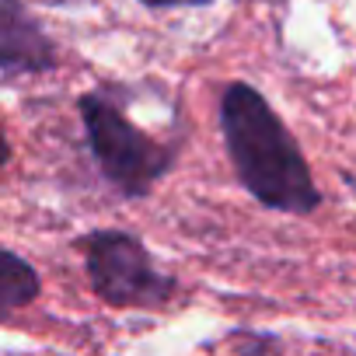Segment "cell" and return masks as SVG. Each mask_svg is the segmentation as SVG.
<instances>
[{
    "instance_id": "6da1fadb",
    "label": "cell",
    "mask_w": 356,
    "mask_h": 356,
    "mask_svg": "<svg viewBox=\"0 0 356 356\" xmlns=\"http://www.w3.org/2000/svg\"><path fill=\"white\" fill-rule=\"evenodd\" d=\"M220 129L241 186L266 210L297 213V217L318 210L321 196L314 189L311 168L297 140L252 84L234 81L224 88Z\"/></svg>"
},
{
    "instance_id": "7a4b0ae2",
    "label": "cell",
    "mask_w": 356,
    "mask_h": 356,
    "mask_svg": "<svg viewBox=\"0 0 356 356\" xmlns=\"http://www.w3.org/2000/svg\"><path fill=\"white\" fill-rule=\"evenodd\" d=\"M91 154L102 168V175L122 193V196H147L171 168V147L143 133L136 122L126 119V112L102 91H91L77 102Z\"/></svg>"
},
{
    "instance_id": "3957f363",
    "label": "cell",
    "mask_w": 356,
    "mask_h": 356,
    "mask_svg": "<svg viewBox=\"0 0 356 356\" xmlns=\"http://www.w3.org/2000/svg\"><path fill=\"white\" fill-rule=\"evenodd\" d=\"M91 290L108 307H164L175 280L164 276L140 238L126 231H95L81 241Z\"/></svg>"
},
{
    "instance_id": "277c9868",
    "label": "cell",
    "mask_w": 356,
    "mask_h": 356,
    "mask_svg": "<svg viewBox=\"0 0 356 356\" xmlns=\"http://www.w3.org/2000/svg\"><path fill=\"white\" fill-rule=\"evenodd\" d=\"M60 63L56 42L29 15L22 0H0V74L29 77L46 74Z\"/></svg>"
},
{
    "instance_id": "5b68a950",
    "label": "cell",
    "mask_w": 356,
    "mask_h": 356,
    "mask_svg": "<svg viewBox=\"0 0 356 356\" xmlns=\"http://www.w3.org/2000/svg\"><path fill=\"white\" fill-rule=\"evenodd\" d=\"M39 290L42 286H39L35 266L0 245V321L11 318L22 307H29L39 297Z\"/></svg>"
},
{
    "instance_id": "8992f818",
    "label": "cell",
    "mask_w": 356,
    "mask_h": 356,
    "mask_svg": "<svg viewBox=\"0 0 356 356\" xmlns=\"http://www.w3.org/2000/svg\"><path fill=\"white\" fill-rule=\"evenodd\" d=\"M147 8H207L213 0H140Z\"/></svg>"
},
{
    "instance_id": "52a82bcc",
    "label": "cell",
    "mask_w": 356,
    "mask_h": 356,
    "mask_svg": "<svg viewBox=\"0 0 356 356\" xmlns=\"http://www.w3.org/2000/svg\"><path fill=\"white\" fill-rule=\"evenodd\" d=\"M8 157H11V147H8V133H4V126H0V168L8 164Z\"/></svg>"
},
{
    "instance_id": "ba28073f",
    "label": "cell",
    "mask_w": 356,
    "mask_h": 356,
    "mask_svg": "<svg viewBox=\"0 0 356 356\" xmlns=\"http://www.w3.org/2000/svg\"><path fill=\"white\" fill-rule=\"evenodd\" d=\"M60 4H77V0H60Z\"/></svg>"
}]
</instances>
